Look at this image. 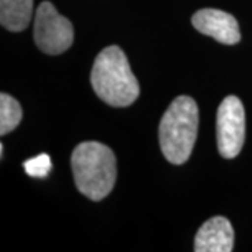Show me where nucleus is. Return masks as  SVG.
I'll return each mask as SVG.
<instances>
[{
  "label": "nucleus",
  "mask_w": 252,
  "mask_h": 252,
  "mask_svg": "<svg viewBox=\"0 0 252 252\" xmlns=\"http://www.w3.org/2000/svg\"><path fill=\"white\" fill-rule=\"evenodd\" d=\"M217 149L221 157L234 158L245 140V111L235 95L225 97L217 108Z\"/></svg>",
  "instance_id": "5"
},
{
  "label": "nucleus",
  "mask_w": 252,
  "mask_h": 252,
  "mask_svg": "<svg viewBox=\"0 0 252 252\" xmlns=\"http://www.w3.org/2000/svg\"><path fill=\"white\" fill-rule=\"evenodd\" d=\"M94 93L111 107H127L135 102L140 87L124 51L117 45L102 49L91 70Z\"/></svg>",
  "instance_id": "1"
},
{
  "label": "nucleus",
  "mask_w": 252,
  "mask_h": 252,
  "mask_svg": "<svg viewBox=\"0 0 252 252\" xmlns=\"http://www.w3.org/2000/svg\"><path fill=\"white\" fill-rule=\"evenodd\" d=\"M72 171L80 193L94 202L102 200L117 181L115 154L98 142L80 143L72 153Z\"/></svg>",
  "instance_id": "2"
},
{
  "label": "nucleus",
  "mask_w": 252,
  "mask_h": 252,
  "mask_svg": "<svg viewBox=\"0 0 252 252\" xmlns=\"http://www.w3.org/2000/svg\"><path fill=\"white\" fill-rule=\"evenodd\" d=\"M192 24L199 32L212 36L224 45H235L241 39L240 28L235 17L223 10H198L192 16Z\"/></svg>",
  "instance_id": "6"
},
{
  "label": "nucleus",
  "mask_w": 252,
  "mask_h": 252,
  "mask_svg": "<svg viewBox=\"0 0 252 252\" xmlns=\"http://www.w3.org/2000/svg\"><path fill=\"white\" fill-rule=\"evenodd\" d=\"M32 13L34 0H0V24L11 32L24 31Z\"/></svg>",
  "instance_id": "8"
},
{
  "label": "nucleus",
  "mask_w": 252,
  "mask_h": 252,
  "mask_svg": "<svg viewBox=\"0 0 252 252\" xmlns=\"http://www.w3.org/2000/svg\"><path fill=\"white\" fill-rule=\"evenodd\" d=\"M199 109L193 98L181 95L162 115L158 139L164 157L175 165L188 161L198 136Z\"/></svg>",
  "instance_id": "3"
},
{
  "label": "nucleus",
  "mask_w": 252,
  "mask_h": 252,
  "mask_svg": "<svg viewBox=\"0 0 252 252\" xmlns=\"http://www.w3.org/2000/svg\"><path fill=\"white\" fill-rule=\"evenodd\" d=\"M24 170L32 178H46L52 170V161L48 154H39L34 158L24 161Z\"/></svg>",
  "instance_id": "10"
},
{
  "label": "nucleus",
  "mask_w": 252,
  "mask_h": 252,
  "mask_svg": "<svg viewBox=\"0 0 252 252\" xmlns=\"http://www.w3.org/2000/svg\"><path fill=\"white\" fill-rule=\"evenodd\" d=\"M34 39L44 54H63L74 39L72 23L61 16L51 1H42L35 11Z\"/></svg>",
  "instance_id": "4"
},
{
  "label": "nucleus",
  "mask_w": 252,
  "mask_h": 252,
  "mask_svg": "<svg viewBox=\"0 0 252 252\" xmlns=\"http://www.w3.org/2000/svg\"><path fill=\"white\" fill-rule=\"evenodd\" d=\"M23 109L16 98L1 93L0 94V135L4 136L14 130L21 122Z\"/></svg>",
  "instance_id": "9"
},
{
  "label": "nucleus",
  "mask_w": 252,
  "mask_h": 252,
  "mask_svg": "<svg viewBox=\"0 0 252 252\" xmlns=\"http://www.w3.org/2000/svg\"><path fill=\"white\" fill-rule=\"evenodd\" d=\"M234 245V230L231 223L223 216H216L205 221L195 237L196 252H231Z\"/></svg>",
  "instance_id": "7"
}]
</instances>
